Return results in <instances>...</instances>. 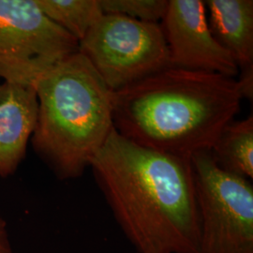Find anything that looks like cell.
<instances>
[{
	"mask_svg": "<svg viewBox=\"0 0 253 253\" xmlns=\"http://www.w3.org/2000/svg\"><path fill=\"white\" fill-rule=\"evenodd\" d=\"M89 167L137 253H199L190 158L137 145L114 128Z\"/></svg>",
	"mask_w": 253,
	"mask_h": 253,
	"instance_id": "6da1fadb",
	"label": "cell"
},
{
	"mask_svg": "<svg viewBox=\"0 0 253 253\" xmlns=\"http://www.w3.org/2000/svg\"><path fill=\"white\" fill-rule=\"evenodd\" d=\"M242 100L235 78L169 67L114 93V127L137 145L190 158L213 147Z\"/></svg>",
	"mask_w": 253,
	"mask_h": 253,
	"instance_id": "7a4b0ae2",
	"label": "cell"
},
{
	"mask_svg": "<svg viewBox=\"0 0 253 253\" xmlns=\"http://www.w3.org/2000/svg\"><path fill=\"white\" fill-rule=\"evenodd\" d=\"M38 118L30 140L60 179L80 177L114 127V92L79 52L35 84Z\"/></svg>",
	"mask_w": 253,
	"mask_h": 253,
	"instance_id": "3957f363",
	"label": "cell"
},
{
	"mask_svg": "<svg viewBox=\"0 0 253 253\" xmlns=\"http://www.w3.org/2000/svg\"><path fill=\"white\" fill-rule=\"evenodd\" d=\"M190 159L199 217V253H253L252 180L222 170L210 150Z\"/></svg>",
	"mask_w": 253,
	"mask_h": 253,
	"instance_id": "277c9868",
	"label": "cell"
},
{
	"mask_svg": "<svg viewBox=\"0 0 253 253\" xmlns=\"http://www.w3.org/2000/svg\"><path fill=\"white\" fill-rule=\"evenodd\" d=\"M79 53L115 92L170 67L161 24L105 14L79 42Z\"/></svg>",
	"mask_w": 253,
	"mask_h": 253,
	"instance_id": "5b68a950",
	"label": "cell"
},
{
	"mask_svg": "<svg viewBox=\"0 0 253 253\" xmlns=\"http://www.w3.org/2000/svg\"><path fill=\"white\" fill-rule=\"evenodd\" d=\"M79 42L55 25L36 0H0V80L35 85Z\"/></svg>",
	"mask_w": 253,
	"mask_h": 253,
	"instance_id": "8992f818",
	"label": "cell"
},
{
	"mask_svg": "<svg viewBox=\"0 0 253 253\" xmlns=\"http://www.w3.org/2000/svg\"><path fill=\"white\" fill-rule=\"evenodd\" d=\"M161 26L169 48L170 67L230 78L239 73L234 56L211 33L205 1L168 0Z\"/></svg>",
	"mask_w": 253,
	"mask_h": 253,
	"instance_id": "52a82bcc",
	"label": "cell"
},
{
	"mask_svg": "<svg viewBox=\"0 0 253 253\" xmlns=\"http://www.w3.org/2000/svg\"><path fill=\"white\" fill-rule=\"evenodd\" d=\"M35 85L0 82V176L8 177L25 160L36 127Z\"/></svg>",
	"mask_w": 253,
	"mask_h": 253,
	"instance_id": "ba28073f",
	"label": "cell"
},
{
	"mask_svg": "<svg viewBox=\"0 0 253 253\" xmlns=\"http://www.w3.org/2000/svg\"><path fill=\"white\" fill-rule=\"evenodd\" d=\"M208 26L239 71L253 68V0L205 1Z\"/></svg>",
	"mask_w": 253,
	"mask_h": 253,
	"instance_id": "9c48e42d",
	"label": "cell"
},
{
	"mask_svg": "<svg viewBox=\"0 0 253 253\" xmlns=\"http://www.w3.org/2000/svg\"><path fill=\"white\" fill-rule=\"evenodd\" d=\"M210 152L222 170L253 180V115L243 120L230 122Z\"/></svg>",
	"mask_w": 253,
	"mask_h": 253,
	"instance_id": "30bf717a",
	"label": "cell"
},
{
	"mask_svg": "<svg viewBox=\"0 0 253 253\" xmlns=\"http://www.w3.org/2000/svg\"><path fill=\"white\" fill-rule=\"evenodd\" d=\"M48 18L80 42L103 15L100 0H36Z\"/></svg>",
	"mask_w": 253,
	"mask_h": 253,
	"instance_id": "8fae6325",
	"label": "cell"
},
{
	"mask_svg": "<svg viewBox=\"0 0 253 253\" xmlns=\"http://www.w3.org/2000/svg\"><path fill=\"white\" fill-rule=\"evenodd\" d=\"M100 4L105 14H120L160 24L166 13L168 0H100Z\"/></svg>",
	"mask_w": 253,
	"mask_h": 253,
	"instance_id": "7c38bea8",
	"label": "cell"
},
{
	"mask_svg": "<svg viewBox=\"0 0 253 253\" xmlns=\"http://www.w3.org/2000/svg\"><path fill=\"white\" fill-rule=\"evenodd\" d=\"M240 78L236 80L241 91L243 99L253 100V68L240 71Z\"/></svg>",
	"mask_w": 253,
	"mask_h": 253,
	"instance_id": "4fadbf2b",
	"label": "cell"
},
{
	"mask_svg": "<svg viewBox=\"0 0 253 253\" xmlns=\"http://www.w3.org/2000/svg\"><path fill=\"white\" fill-rule=\"evenodd\" d=\"M0 253H13L9 245L6 222L0 217Z\"/></svg>",
	"mask_w": 253,
	"mask_h": 253,
	"instance_id": "5bb4252c",
	"label": "cell"
}]
</instances>
